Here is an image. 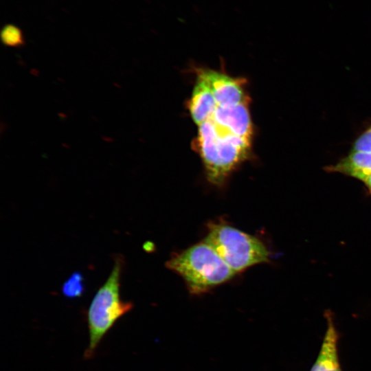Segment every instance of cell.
Listing matches in <instances>:
<instances>
[{
  "mask_svg": "<svg viewBox=\"0 0 371 371\" xmlns=\"http://www.w3.org/2000/svg\"><path fill=\"white\" fill-rule=\"evenodd\" d=\"M125 260L122 255L114 256L113 269L105 282L93 297L88 311L89 345L84 357L91 359L100 341L115 322L133 307L120 296V280Z\"/></svg>",
  "mask_w": 371,
  "mask_h": 371,
  "instance_id": "obj_1",
  "label": "cell"
},
{
  "mask_svg": "<svg viewBox=\"0 0 371 371\" xmlns=\"http://www.w3.org/2000/svg\"><path fill=\"white\" fill-rule=\"evenodd\" d=\"M166 266L179 274L192 294L199 295L227 282L236 273L203 241L172 256Z\"/></svg>",
  "mask_w": 371,
  "mask_h": 371,
  "instance_id": "obj_2",
  "label": "cell"
},
{
  "mask_svg": "<svg viewBox=\"0 0 371 371\" xmlns=\"http://www.w3.org/2000/svg\"><path fill=\"white\" fill-rule=\"evenodd\" d=\"M204 242L235 272L269 260V252L258 238L223 222L211 223Z\"/></svg>",
  "mask_w": 371,
  "mask_h": 371,
  "instance_id": "obj_3",
  "label": "cell"
},
{
  "mask_svg": "<svg viewBox=\"0 0 371 371\" xmlns=\"http://www.w3.org/2000/svg\"><path fill=\"white\" fill-rule=\"evenodd\" d=\"M196 74L208 83L216 104H238L249 100L245 89V81L242 78L232 77L209 68H197Z\"/></svg>",
  "mask_w": 371,
  "mask_h": 371,
  "instance_id": "obj_4",
  "label": "cell"
},
{
  "mask_svg": "<svg viewBox=\"0 0 371 371\" xmlns=\"http://www.w3.org/2000/svg\"><path fill=\"white\" fill-rule=\"evenodd\" d=\"M196 76L188 109L193 122L199 126L212 113L216 102L206 80L198 74Z\"/></svg>",
  "mask_w": 371,
  "mask_h": 371,
  "instance_id": "obj_5",
  "label": "cell"
},
{
  "mask_svg": "<svg viewBox=\"0 0 371 371\" xmlns=\"http://www.w3.org/2000/svg\"><path fill=\"white\" fill-rule=\"evenodd\" d=\"M337 333L330 319L318 357L311 371H341L337 350Z\"/></svg>",
  "mask_w": 371,
  "mask_h": 371,
  "instance_id": "obj_6",
  "label": "cell"
},
{
  "mask_svg": "<svg viewBox=\"0 0 371 371\" xmlns=\"http://www.w3.org/2000/svg\"><path fill=\"white\" fill-rule=\"evenodd\" d=\"M329 170L339 172L365 181L371 176V154L353 151Z\"/></svg>",
  "mask_w": 371,
  "mask_h": 371,
  "instance_id": "obj_7",
  "label": "cell"
},
{
  "mask_svg": "<svg viewBox=\"0 0 371 371\" xmlns=\"http://www.w3.org/2000/svg\"><path fill=\"white\" fill-rule=\"evenodd\" d=\"M84 278L81 273L74 272L64 282L62 286L63 295L68 298L80 297L85 290Z\"/></svg>",
  "mask_w": 371,
  "mask_h": 371,
  "instance_id": "obj_8",
  "label": "cell"
},
{
  "mask_svg": "<svg viewBox=\"0 0 371 371\" xmlns=\"http://www.w3.org/2000/svg\"><path fill=\"white\" fill-rule=\"evenodd\" d=\"M1 39L5 45L9 47H21L25 43L22 30L13 24H7L3 27Z\"/></svg>",
  "mask_w": 371,
  "mask_h": 371,
  "instance_id": "obj_9",
  "label": "cell"
},
{
  "mask_svg": "<svg viewBox=\"0 0 371 371\" xmlns=\"http://www.w3.org/2000/svg\"><path fill=\"white\" fill-rule=\"evenodd\" d=\"M354 151L371 154V128L357 139L354 144Z\"/></svg>",
  "mask_w": 371,
  "mask_h": 371,
  "instance_id": "obj_10",
  "label": "cell"
},
{
  "mask_svg": "<svg viewBox=\"0 0 371 371\" xmlns=\"http://www.w3.org/2000/svg\"><path fill=\"white\" fill-rule=\"evenodd\" d=\"M369 188L371 190V176H370L365 181H364Z\"/></svg>",
  "mask_w": 371,
  "mask_h": 371,
  "instance_id": "obj_11",
  "label": "cell"
}]
</instances>
